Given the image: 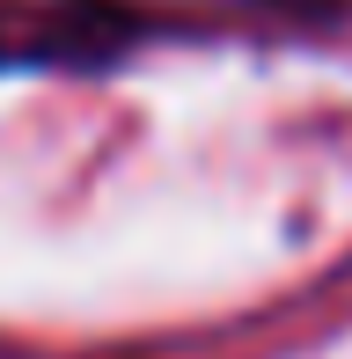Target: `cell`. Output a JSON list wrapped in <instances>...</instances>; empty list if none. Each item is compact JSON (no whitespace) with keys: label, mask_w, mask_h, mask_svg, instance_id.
<instances>
[{"label":"cell","mask_w":352,"mask_h":359,"mask_svg":"<svg viewBox=\"0 0 352 359\" xmlns=\"http://www.w3.org/2000/svg\"><path fill=\"white\" fill-rule=\"evenodd\" d=\"M133 29L88 0H0V67H110Z\"/></svg>","instance_id":"6da1fadb"},{"label":"cell","mask_w":352,"mask_h":359,"mask_svg":"<svg viewBox=\"0 0 352 359\" xmlns=\"http://www.w3.org/2000/svg\"><path fill=\"white\" fill-rule=\"evenodd\" d=\"M110 22H125L133 37H176V29H213V22H243V15H264L279 0H88Z\"/></svg>","instance_id":"7a4b0ae2"},{"label":"cell","mask_w":352,"mask_h":359,"mask_svg":"<svg viewBox=\"0 0 352 359\" xmlns=\"http://www.w3.org/2000/svg\"><path fill=\"white\" fill-rule=\"evenodd\" d=\"M279 8H323V0H279Z\"/></svg>","instance_id":"3957f363"}]
</instances>
